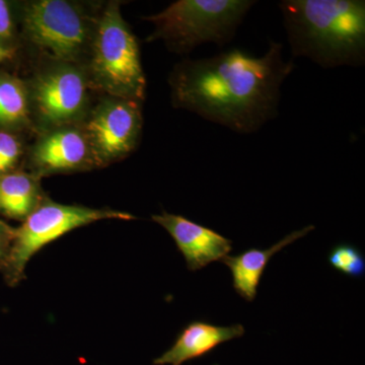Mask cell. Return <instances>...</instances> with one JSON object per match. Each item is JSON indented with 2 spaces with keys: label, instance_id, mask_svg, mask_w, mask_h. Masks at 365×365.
<instances>
[{
  "label": "cell",
  "instance_id": "cell-1",
  "mask_svg": "<svg viewBox=\"0 0 365 365\" xmlns=\"http://www.w3.org/2000/svg\"><path fill=\"white\" fill-rule=\"evenodd\" d=\"M294 67L274 41L261 57L230 49L182 60L169 76L172 104L237 133H254L277 116L281 86Z\"/></svg>",
  "mask_w": 365,
  "mask_h": 365
},
{
  "label": "cell",
  "instance_id": "cell-2",
  "mask_svg": "<svg viewBox=\"0 0 365 365\" xmlns=\"http://www.w3.org/2000/svg\"><path fill=\"white\" fill-rule=\"evenodd\" d=\"M278 6L294 57L324 68L364 66V0H283Z\"/></svg>",
  "mask_w": 365,
  "mask_h": 365
},
{
  "label": "cell",
  "instance_id": "cell-3",
  "mask_svg": "<svg viewBox=\"0 0 365 365\" xmlns=\"http://www.w3.org/2000/svg\"><path fill=\"white\" fill-rule=\"evenodd\" d=\"M86 71L93 91L143 103L146 79L135 35L122 18L119 1L102 9Z\"/></svg>",
  "mask_w": 365,
  "mask_h": 365
},
{
  "label": "cell",
  "instance_id": "cell-4",
  "mask_svg": "<svg viewBox=\"0 0 365 365\" xmlns=\"http://www.w3.org/2000/svg\"><path fill=\"white\" fill-rule=\"evenodd\" d=\"M101 11L83 2L28 1L21 6V34L43 59L86 66Z\"/></svg>",
  "mask_w": 365,
  "mask_h": 365
},
{
  "label": "cell",
  "instance_id": "cell-5",
  "mask_svg": "<svg viewBox=\"0 0 365 365\" xmlns=\"http://www.w3.org/2000/svg\"><path fill=\"white\" fill-rule=\"evenodd\" d=\"M254 0H179L145 16L155 30L148 42L162 40L170 51L189 54L204 43L222 47L234 39Z\"/></svg>",
  "mask_w": 365,
  "mask_h": 365
},
{
  "label": "cell",
  "instance_id": "cell-6",
  "mask_svg": "<svg viewBox=\"0 0 365 365\" xmlns=\"http://www.w3.org/2000/svg\"><path fill=\"white\" fill-rule=\"evenodd\" d=\"M26 81L34 131L78 125L91 109L93 90L85 64L43 59Z\"/></svg>",
  "mask_w": 365,
  "mask_h": 365
},
{
  "label": "cell",
  "instance_id": "cell-7",
  "mask_svg": "<svg viewBox=\"0 0 365 365\" xmlns=\"http://www.w3.org/2000/svg\"><path fill=\"white\" fill-rule=\"evenodd\" d=\"M133 215L113 209H97L81 205H66L46 198L32 215L16 228L14 237L0 272L9 287H14L26 279L29 261L46 245L56 241L76 228L104 220H133Z\"/></svg>",
  "mask_w": 365,
  "mask_h": 365
},
{
  "label": "cell",
  "instance_id": "cell-8",
  "mask_svg": "<svg viewBox=\"0 0 365 365\" xmlns=\"http://www.w3.org/2000/svg\"><path fill=\"white\" fill-rule=\"evenodd\" d=\"M141 103L104 96L81 123L100 168L128 157L143 133Z\"/></svg>",
  "mask_w": 365,
  "mask_h": 365
},
{
  "label": "cell",
  "instance_id": "cell-9",
  "mask_svg": "<svg viewBox=\"0 0 365 365\" xmlns=\"http://www.w3.org/2000/svg\"><path fill=\"white\" fill-rule=\"evenodd\" d=\"M29 172L41 178L100 168L81 124L38 134L26 155Z\"/></svg>",
  "mask_w": 365,
  "mask_h": 365
},
{
  "label": "cell",
  "instance_id": "cell-10",
  "mask_svg": "<svg viewBox=\"0 0 365 365\" xmlns=\"http://www.w3.org/2000/svg\"><path fill=\"white\" fill-rule=\"evenodd\" d=\"M153 220L165 228L176 242L190 271L200 270L215 261H222L232 250V242L215 230L187 220L184 216L163 211Z\"/></svg>",
  "mask_w": 365,
  "mask_h": 365
},
{
  "label": "cell",
  "instance_id": "cell-11",
  "mask_svg": "<svg viewBox=\"0 0 365 365\" xmlns=\"http://www.w3.org/2000/svg\"><path fill=\"white\" fill-rule=\"evenodd\" d=\"M241 324L223 327L205 321H194L182 329L174 344L160 357L153 360L155 365H182L189 360L200 359L227 341L245 335Z\"/></svg>",
  "mask_w": 365,
  "mask_h": 365
},
{
  "label": "cell",
  "instance_id": "cell-12",
  "mask_svg": "<svg viewBox=\"0 0 365 365\" xmlns=\"http://www.w3.org/2000/svg\"><path fill=\"white\" fill-rule=\"evenodd\" d=\"M314 230L313 225H309L287 235L269 249L252 248L237 256L225 257L222 262L232 272V285L237 294L247 302H253L256 299L264 271L274 255Z\"/></svg>",
  "mask_w": 365,
  "mask_h": 365
},
{
  "label": "cell",
  "instance_id": "cell-13",
  "mask_svg": "<svg viewBox=\"0 0 365 365\" xmlns=\"http://www.w3.org/2000/svg\"><path fill=\"white\" fill-rule=\"evenodd\" d=\"M47 198L41 178L24 170L0 176V215L24 222Z\"/></svg>",
  "mask_w": 365,
  "mask_h": 365
},
{
  "label": "cell",
  "instance_id": "cell-14",
  "mask_svg": "<svg viewBox=\"0 0 365 365\" xmlns=\"http://www.w3.org/2000/svg\"><path fill=\"white\" fill-rule=\"evenodd\" d=\"M0 130H33L26 83L9 73H0Z\"/></svg>",
  "mask_w": 365,
  "mask_h": 365
},
{
  "label": "cell",
  "instance_id": "cell-15",
  "mask_svg": "<svg viewBox=\"0 0 365 365\" xmlns=\"http://www.w3.org/2000/svg\"><path fill=\"white\" fill-rule=\"evenodd\" d=\"M329 263L336 271L351 278L364 277L365 259L356 247L350 244H339L331 250Z\"/></svg>",
  "mask_w": 365,
  "mask_h": 365
},
{
  "label": "cell",
  "instance_id": "cell-16",
  "mask_svg": "<svg viewBox=\"0 0 365 365\" xmlns=\"http://www.w3.org/2000/svg\"><path fill=\"white\" fill-rule=\"evenodd\" d=\"M24 153L25 148L19 133L0 130V176L18 170Z\"/></svg>",
  "mask_w": 365,
  "mask_h": 365
},
{
  "label": "cell",
  "instance_id": "cell-17",
  "mask_svg": "<svg viewBox=\"0 0 365 365\" xmlns=\"http://www.w3.org/2000/svg\"><path fill=\"white\" fill-rule=\"evenodd\" d=\"M14 31L16 30L11 6L4 0H0V43L4 45V43L13 41Z\"/></svg>",
  "mask_w": 365,
  "mask_h": 365
},
{
  "label": "cell",
  "instance_id": "cell-18",
  "mask_svg": "<svg viewBox=\"0 0 365 365\" xmlns=\"http://www.w3.org/2000/svg\"><path fill=\"white\" fill-rule=\"evenodd\" d=\"M14 232H16V228L0 220V239L11 242L14 237Z\"/></svg>",
  "mask_w": 365,
  "mask_h": 365
},
{
  "label": "cell",
  "instance_id": "cell-19",
  "mask_svg": "<svg viewBox=\"0 0 365 365\" xmlns=\"http://www.w3.org/2000/svg\"><path fill=\"white\" fill-rule=\"evenodd\" d=\"M9 245H11V242L0 239V265H1L2 261L4 260V258H6L7 251H9Z\"/></svg>",
  "mask_w": 365,
  "mask_h": 365
},
{
  "label": "cell",
  "instance_id": "cell-20",
  "mask_svg": "<svg viewBox=\"0 0 365 365\" xmlns=\"http://www.w3.org/2000/svg\"><path fill=\"white\" fill-rule=\"evenodd\" d=\"M11 50L9 49V47H6V46L2 45L1 43H0V63L1 62H4V60L9 58V57L11 56Z\"/></svg>",
  "mask_w": 365,
  "mask_h": 365
}]
</instances>
